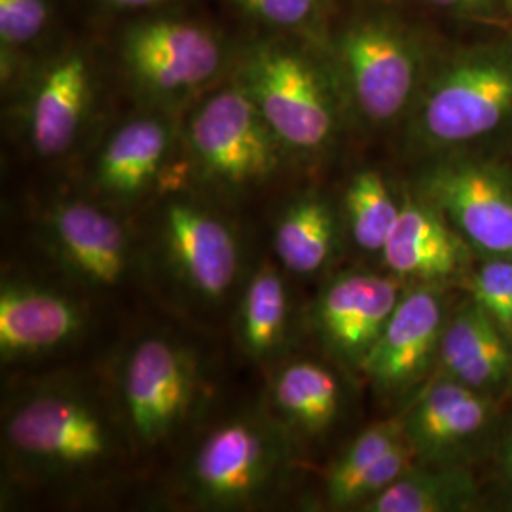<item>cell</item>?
<instances>
[{
  "label": "cell",
  "instance_id": "obj_1",
  "mask_svg": "<svg viewBox=\"0 0 512 512\" xmlns=\"http://www.w3.org/2000/svg\"><path fill=\"white\" fill-rule=\"evenodd\" d=\"M2 448L23 480L90 482L114 471L131 446L118 406L71 380L27 385L2 410Z\"/></svg>",
  "mask_w": 512,
  "mask_h": 512
},
{
  "label": "cell",
  "instance_id": "obj_2",
  "mask_svg": "<svg viewBox=\"0 0 512 512\" xmlns=\"http://www.w3.org/2000/svg\"><path fill=\"white\" fill-rule=\"evenodd\" d=\"M293 437L266 414H238L203 435L184 461V497L207 511L266 503L285 484Z\"/></svg>",
  "mask_w": 512,
  "mask_h": 512
},
{
  "label": "cell",
  "instance_id": "obj_3",
  "mask_svg": "<svg viewBox=\"0 0 512 512\" xmlns=\"http://www.w3.org/2000/svg\"><path fill=\"white\" fill-rule=\"evenodd\" d=\"M202 393V368L194 351L164 334H143L118 368L116 406L131 446L150 452L190 421Z\"/></svg>",
  "mask_w": 512,
  "mask_h": 512
},
{
  "label": "cell",
  "instance_id": "obj_4",
  "mask_svg": "<svg viewBox=\"0 0 512 512\" xmlns=\"http://www.w3.org/2000/svg\"><path fill=\"white\" fill-rule=\"evenodd\" d=\"M512 122V48H476L454 57L427 84L416 116L421 141L452 148Z\"/></svg>",
  "mask_w": 512,
  "mask_h": 512
},
{
  "label": "cell",
  "instance_id": "obj_5",
  "mask_svg": "<svg viewBox=\"0 0 512 512\" xmlns=\"http://www.w3.org/2000/svg\"><path fill=\"white\" fill-rule=\"evenodd\" d=\"M188 141L203 177L228 192L266 183L283 147L241 84L215 93L196 110Z\"/></svg>",
  "mask_w": 512,
  "mask_h": 512
},
{
  "label": "cell",
  "instance_id": "obj_6",
  "mask_svg": "<svg viewBox=\"0 0 512 512\" xmlns=\"http://www.w3.org/2000/svg\"><path fill=\"white\" fill-rule=\"evenodd\" d=\"M238 84L283 147L313 152L334 133L336 116L329 88L304 55L264 46L249 55Z\"/></svg>",
  "mask_w": 512,
  "mask_h": 512
},
{
  "label": "cell",
  "instance_id": "obj_7",
  "mask_svg": "<svg viewBox=\"0 0 512 512\" xmlns=\"http://www.w3.org/2000/svg\"><path fill=\"white\" fill-rule=\"evenodd\" d=\"M165 272L200 302L224 300L241 274V243L232 224L188 198H171L156 219Z\"/></svg>",
  "mask_w": 512,
  "mask_h": 512
},
{
  "label": "cell",
  "instance_id": "obj_8",
  "mask_svg": "<svg viewBox=\"0 0 512 512\" xmlns=\"http://www.w3.org/2000/svg\"><path fill=\"white\" fill-rule=\"evenodd\" d=\"M425 202L454 224L461 238L492 258H512V175L490 162L454 160L423 179Z\"/></svg>",
  "mask_w": 512,
  "mask_h": 512
},
{
  "label": "cell",
  "instance_id": "obj_9",
  "mask_svg": "<svg viewBox=\"0 0 512 512\" xmlns=\"http://www.w3.org/2000/svg\"><path fill=\"white\" fill-rule=\"evenodd\" d=\"M340 59L355 107L374 124L395 120L416 90L420 63L412 42L387 21H363L340 40Z\"/></svg>",
  "mask_w": 512,
  "mask_h": 512
},
{
  "label": "cell",
  "instance_id": "obj_10",
  "mask_svg": "<svg viewBox=\"0 0 512 512\" xmlns=\"http://www.w3.org/2000/svg\"><path fill=\"white\" fill-rule=\"evenodd\" d=\"M44 238L55 262L80 285L112 291L133 270V243L122 220L88 202H63L46 213Z\"/></svg>",
  "mask_w": 512,
  "mask_h": 512
},
{
  "label": "cell",
  "instance_id": "obj_11",
  "mask_svg": "<svg viewBox=\"0 0 512 512\" xmlns=\"http://www.w3.org/2000/svg\"><path fill=\"white\" fill-rule=\"evenodd\" d=\"M403 294L401 279L393 275H338L311 308L313 329L340 363L359 368Z\"/></svg>",
  "mask_w": 512,
  "mask_h": 512
},
{
  "label": "cell",
  "instance_id": "obj_12",
  "mask_svg": "<svg viewBox=\"0 0 512 512\" xmlns=\"http://www.w3.org/2000/svg\"><path fill=\"white\" fill-rule=\"evenodd\" d=\"M133 78L158 95L190 92L219 71L222 50L207 29L186 21H152L133 27L124 42Z\"/></svg>",
  "mask_w": 512,
  "mask_h": 512
},
{
  "label": "cell",
  "instance_id": "obj_13",
  "mask_svg": "<svg viewBox=\"0 0 512 512\" xmlns=\"http://www.w3.org/2000/svg\"><path fill=\"white\" fill-rule=\"evenodd\" d=\"M444 306L433 285L404 293L359 370L384 395H401L418 384L439 355Z\"/></svg>",
  "mask_w": 512,
  "mask_h": 512
},
{
  "label": "cell",
  "instance_id": "obj_14",
  "mask_svg": "<svg viewBox=\"0 0 512 512\" xmlns=\"http://www.w3.org/2000/svg\"><path fill=\"white\" fill-rule=\"evenodd\" d=\"M88 325L86 311L52 287L4 279L0 287V357L4 363L52 355Z\"/></svg>",
  "mask_w": 512,
  "mask_h": 512
},
{
  "label": "cell",
  "instance_id": "obj_15",
  "mask_svg": "<svg viewBox=\"0 0 512 512\" xmlns=\"http://www.w3.org/2000/svg\"><path fill=\"white\" fill-rule=\"evenodd\" d=\"M492 418V401L458 380L429 385L404 414V435L418 459L435 461L476 437Z\"/></svg>",
  "mask_w": 512,
  "mask_h": 512
},
{
  "label": "cell",
  "instance_id": "obj_16",
  "mask_svg": "<svg viewBox=\"0 0 512 512\" xmlns=\"http://www.w3.org/2000/svg\"><path fill=\"white\" fill-rule=\"evenodd\" d=\"M92 101V80L84 57L65 55L40 76L29 103L27 129L35 152L57 158L73 147Z\"/></svg>",
  "mask_w": 512,
  "mask_h": 512
},
{
  "label": "cell",
  "instance_id": "obj_17",
  "mask_svg": "<svg viewBox=\"0 0 512 512\" xmlns=\"http://www.w3.org/2000/svg\"><path fill=\"white\" fill-rule=\"evenodd\" d=\"M439 361L446 378L488 395L511 380V340L471 298L446 321Z\"/></svg>",
  "mask_w": 512,
  "mask_h": 512
},
{
  "label": "cell",
  "instance_id": "obj_18",
  "mask_svg": "<svg viewBox=\"0 0 512 512\" xmlns=\"http://www.w3.org/2000/svg\"><path fill=\"white\" fill-rule=\"evenodd\" d=\"M467 249L433 203L408 202L385 243V266L399 277L437 281L458 274Z\"/></svg>",
  "mask_w": 512,
  "mask_h": 512
},
{
  "label": "cell",
  "instance_id": "obj_19",
  "mask_svg": "<svg viewBox=\"0 0 512 512\" xmlns=\"http://www.w3.org/2000/svg\"><path fill=\"white\" fill-rule=\"evenodd\" d=\"M274 418L293 439H315L330 431L342 410V387L334 372L315 361H294L272 380Z\"/></svg>",
  "mask_w": 512,
  "mask_h": 512
},
{
  "label": "cell",
  "instance_id": "obj_20",
  "mask_svg": "<svg viewBox=\"0 0 512 512\" xmlns=\"http://www.w3.org/2000/svg\"><path fill=\"white\" fill-rule=\"evenodd\" d=\"M169 147L162 120L139 118L124 124L109 139L95 169V186L105 196L129 202L154 183Z\"/></svg>",
  "mask_w": 512,
  "mask_h": 512
},
{
  "label": "cell",
  "instance_id": "obj_21",
  "mask_svg": "<svg viewBox=\"0 0 512 512\" xmlns=\"http://www.w3.org/2000/svg\"><path fill=\"white\" fill-rule=\"evenodd\" d=\"M336 232L329 202L317 194H304L285 205L275 220V256L291 274H317L334 255Z\"/></svg>",
  "mask_w": 512,
  "mask_h": 512
},
{
  "label": "cell",
  "instance_id": "obj_22",
  "mask_svg": "<svg viewBox=\"0 0 512 512\" xmlns=\"http://www.w3.org/2000/svg\"><path fill=\"white\" fill-rule=\"evenodd\" d=\"M289 291L270 264H262L247 281L238 311V340L255 361H270L287 342Z\"/></svg>",
  "mask_w": 512,
  "mask_h": 512
},
{
  "label": "cell",
  "instance_id": "obj_23",
  "mask_svg": "<svg viewBox=\"0 0 512 512\" xmlns=\"http://www.w3.org/2000/svg\"><path fill=\"white\" fill-rule=\"evenodd\" d=\"M478 490L469 471L461 467L418 469L397 478L382 494L359 509L365 512H456L476 505Z\"/></svg>",
  "mask_w": 512,
  "mask_h": 512
},
{
  "label": "cell",
  "instance_id": "obj_24",
  "mask_svg": "<svg viewBox=\"0 0 512 512\" xmlns=\"http://www.w3.org/2000/svg\"><path fill=\"white\" fill-rule=\"evenodd\" d=\"M401 207L378 171L357 173L346 190V217L353 241L368 253H382Z\"/></svg>",
  "mask_w": 512,
  "mask_h": 512
},
{
  "label": "cell",
  "instance_id": "obj_25",
  "mask_svg": "<svg viewBox=\"0 0 512 512\" xmlns=\"http://www.w3.org/2000/svg\"><path fill=\"white\" fill-rule=\"evenodd\" d=\"M404 437V416L378 421L365 429L330 467L325 482V495L329 505L336 501V497L342 494L357 476L365 473L368 467H372Z\"/></svg>",
  "mask_w": 512,
  "mask_h": 512
},
{
  "label": "cell",
  "instance_id": "obj_26",
  "mask_svg": "<svg viewBox=\"0 0 512 512\" xmlns=\"http://www.w3.org/2000/svg\"><path fill=\"white\" fill-rule=\"evenodd\" d=\"M418 459L416 450L404 437L397 446H393L387 454L378 459L372 467H368L365 473L357 476L342 494L336 497L332 507L348 509V507H361L372 497L382 494L385 488H389L397 478L412 469Z\"/></svg>",
  "mask_w": 512,
  "mask_h": 512
},
{
  "label": "cell",
  "instance_id": "obj_27",
  "mask_svg": "<svg viewBox=\"0 0 512 512\" xmlns=\"http://www.w3.org/2000/svg\"><path fill=\"white\" fill-rule=\"evenodd\" d=\"M469 293L512 344V258H492L469 279Z\"/></svg>",
  "mask_w": 512,
  "mask_h": 512
},
{
  "label": "cell",
  "instance_id": "obj_28",
  "mask_svg": "<svg viewBox=\"0 0 512 512\" xmlns=\"http://www.w3.org/2000/svg\"><path fill=\"white\" fill-rule=\"evenodd\" d=\"M48 19L44 0H0V40L4 46H21L40 35Z\"/></svg>",
  "mask_w": 512,
  "mask_h": 512
},
{
  "label": "cell",
  "instance_id": "obj_29",
  "mask_svg": "<svg viewBox=\"0 0 512 512\" xmlns=\"http://www.w3.org/2000/svg\"><path fill=\"white\" fill-rule=\"evenodd\" d=\"M247 14L279 27H300L315 18L319 0H232Z\"/></svg>",
  "mask_w": 512,
  "mask_h": 512
},
{
  "label": "cell",
  "instance_id": "obj_30",
  "mask_svg": "<svg viewBox=\"0 0 512 512\" xmlns=\"http://www.w3.org/2000/svg\"><path fill=\"white\" fill-rule=\"evenodd\" d=\"M431 4L448 8V10H458V12H478L488 6H492L494 0H429Z\"/></svg>",
  "mask_w": 512,
  "mask_h": 512
},
{
  "label": "cell",
  "instance_id": "obj_31",
  "mask_svg": "<svg viewBox=\"0 0 512 512\" xmlns=\"http://www.w3.org/2000/svg\"><path fill=\"white\" fill-rule=\"evenodd\" d=\"M501 469L512 490V442L509 440H503V446H501Z\"/></svg>",
  "mask_w": 512,
  "mask_h": 512
},
{
  "label": "cell",
  "instance_id": "obj_32",
  "mask_svg": "<svg viewBox=\"0 0 512 512\" xmlns=\"http://www.w3.org/2000/svg\"><path fill=\"white\" fill-rule=\"evenodd\" d=\"M109 2L118 4V6H150V4H156L162 0H109Z\"/></svg>",
  "mask_w": 512,
  "mask_h": 512
},
{
  "label": "cell",
  "instance_id": "obj_33",
  "mask_svg": "<svg viewBox=\"0 0 512 512\" xmlns=\"http://www.w3.org/2000/svg\"><path fill=\"white\" fill-rule=\"evenodd\" d=\"M505 440H509V442H512V431L511 433H509V435H507V439Z\"/></svg>",
  "mask_w": 512,
  "mask_h": 512
},
{
  "label": "cell",
  "instance_id": "obj_34",
  "mask_svg": "<svg viewBox=\"0 0 512 512\" xmlns=\"http://www.w3.org/2000/svg\"><path fill=\"white\" fill-rule=\"evenodd\" d=\"M509 2H511V10H512V0H509Z\"/></svg>",
  "mask_w": 512,
  "mask_h": 512
}]
</instances>
